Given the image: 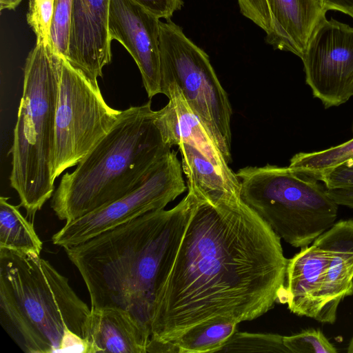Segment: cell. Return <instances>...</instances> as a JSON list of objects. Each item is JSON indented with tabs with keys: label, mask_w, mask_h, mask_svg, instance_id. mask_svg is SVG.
I'll return each instance as SVG.
<instances>
[{
	"label": "cell",
	"mask_w": 353,
	"mask_h": 353,
	"mask_svg": "<svg viewBox=\"0 0 353 353\" xmlns=\"http://www.w3.org/2000/svg\"><path fill=\"white\" fill-rule=\"evenodd\" d=\"M160 19L132 0H110L108 32L138 66L149 99L161 93Z\"/></svg>",
	"instance_id": "obj_12"
},
{
	"label": "cell",
	"mask_w": 353,
	"mask_h": 353,
	"mask_svg": "<svg viewBox=\"0 0 353 353\" xmlns=\"http://www.w3.org/2000/svg\"><path fill=\"white\" fill-rule=\"evenodd\" d=\"M238 323L219 319L196 325L174 341L159 347L156 352H218L236 331Z\"/></svg>",
	"instance_id": "obj_19"
},
{
	"label": "cell",
	"mask_w": 353,
	"mask_h": 353,
	"mask_svg": "<svg viewBox=\"0 0 353 353\" xmlns=\"http://www.w3.org/2000/svg\"><path fill=\"white\" fill-rule=\"evenodd\" d=\"M218 352L290 353L277 334L249 333L236 331Z\"/></svg>",
	"instance_id": "obj_22"
},
{
	"label": "cell",
	"mask_w": 353,
	"mask_h": 353,
	"mask_svg": "<svg viewBox=\"0 0 353 353\" xmlns=\"http://www.w3.org/2000/svg\"><path fill=\"white\" fill-rule=\"evenodd\" d=\"M197 191L157 292L147 352L201 323L256 319L278 302L285 285L288 259L272 229L241 198L210 200Z\"/></svg>",
	"instance_id": "obj_1"
},
{
	"label": "cell",
	"mask_w": 353,
	"mask_h": 353,
	"mask_svg": "<svg viewBox=\"0 0 353 353\" xmlns=\"http://www.w3.org/2000/svg\"><path fill=\"white\" fill-rule=\"evenodd\" d=\"M91 312L40 255L0 248V323L26 353H88Z\"/></svg>",
	"instance_id": "obj_3"
},
{
	"label": "cell",
	"mask_w": 353,
	"mask_h": 353,
	"mask_svg": "<svg viewBox=\"0 0 353 353\" xmlns=\"http://www.w3.org/2000/svg\"><path fill=\"white\" fill-rule=\"evenodd\" d=\"M159 19H170L173 14L181 9L183 0H132Z\"/></svg>",
	"instance_id": "obj_27"
},
{
	"label": "cell",
	"mask_w": 353,
	"mask_h": 353,
	"mask_svg": "<svg viewBox=\"0 0 353 353\" xmlns=\"http://www.w3.org/2000/svg\"><path fill=\"white\" fill-rule=\"evenodd\" d=\"M54 1V0H29L26 19L36 35V43H50Z\"/></svg>",
	"instance_id": "obj_25"
},
{
	"label": "cell",
	"mask_w": 353,
	"mask_h": 353,
	"mask_svg": "<svg viewBox=\"0 0 353 353\" xmlns=\"http://www.w3.org/2000/svg\"><path fill=\"white\" fill-rule=\"evenodd\" d=\"M236 174L242 201L294 248L310 245L336 221L339 205L313 176L269 163Z\"/></svg>",
	"instance_id": "obj_6"
},
{
	"label": "cell",
	"mask_w": 353,
	"mask_h": 353,
	"mask_svg": "<svg viewBox=\"0 0 353 353\" xmlns=\"http://www.w3.org/2000/svg\"><path fill=\"white\" fill-rule=\"evenodd\" d=\"M329 248L324 232L288 259L284 288L278 302L289 310L327 323L326 288Z\"/></svg>",
	"instance_id": "obj_13"
},
{
	"label": "cell",
	"mask_w": 353,
	"mask_h": 353,
	"mask_svg": "<svg viewBox=\"0 0 353 353\" xmlns=\"http://www.w3.org/2000/svg\"><path fill=\"white\" fill-rule=\"evenodd\" d=\"M61 66L62 57L50 43H36L26 61L10 150V181L29 216H34L54 191L55 117Z\"/></svg>",
	"instance_id": "obj_5"
},
{
	"label": "cell",
	"mask_w": 353,
	"mask_h": 353,
	"mask_svg": "<svg viewBox=\"0 0 353 353\" xmlns=\"http://www.w3.org/2000/svg\"><path fill=\"white\" fill-rule=\"evenodd\" d=\"M305 83L325 108L353 97V27L323 17L301 57Z\"/></svg>",
	"instance_id": "obj_10"
},
{
	"label": "cell",
	"mask_w": 353,
	"mask_h": 353,
	"mask_svg": "<svg viewBox=\"0 0 353 353\" xmlns=\"http://www.w3.org/2000/svg\"><path fill=\"white\" fill-rule=\"evenodd\" d=\"M283 343L290 353H336L338 350L320 329L307 328L283 336Z\"/></svg>",
	"instance_id": "obj_24"
},
{
	"label": "cell",
	"mask_w": 353,
	"mask_h": 353,
	"mask_svg": "<svg viewBox=\"0 0 353 353\" xmlns=\"http://www.w3.org/2000/svg\"><path fill=\"white\" fill-rule=\"evenodd\" d=\"M110 0H72L66 61L93 81L112 61L108 32Z\"/></svg>",
	"instance_id": "obj_14"
},
{
	"label": "cell",
	"mask_w": 353,
	"mask_h": 353,
	"mask_svg": "<svg viewBox=\"0 0 353 353\" xmlns=\"http://www.w3.org/2000/svg\"><path fill=\"white\" fill-rule=\"evenodd\" d=\"M197 190L170 210L149 212L83 243L64 248L90 295L91 308L119 307L147 327L157 290L197 202Z\"/></svg>",
	"instance_id": "obj_2"
},
{
	"label": "cell",
	"mask_w": 353,
	"mask_h": 353,
	"mask_svg": "<svg viewBox=\"0 0 353 353\" xmlns=\"http://www.w3.org/2000/svg\"><path fill=\"white\" fill-rule=\"evenodd\" d=\"M121 111L104 100L93 81L62 57L55 117L52 175L77 165L111 130Z\"/></svg>",
	"instance_id": "obj_8"
},
{
	"label": "cell",
	"mask_w": 353,
	"mask_h": 353,
	"mask_svg": "<svg viewBox=\"0 0 353 353\" xmlns=\"http://www.w3.org/2000/svg\"><path fill=\"white\" fill-rule=\"evenodd\" d=\"M243 15L266 34L275 49L301 58L307 42L327 11L320 0H237Z\"/></svg>",
	"instance_id": "obj_11"
},
{
	"label": "cell",
	"mask_w": 353,
	"mask_h": 353,
	"mask_svg": "<svg viewBox=\"0 0 353 353\" xmlns=\"http://www.w3.org/2000/svg\"><path fill=\"white\" fill-rule=\"evenodd\" d=\"M161 87L176 85L229 164L232 109L208 55L170 19L160 22Z\"/></svg>",
	"instance_id": "obj_7"
},
{
	"label": "cell",
	"mask_w": 353,
	"mask_h": 353,
	"mask_svg": "<svg viewBox=\"0 0 353 353\" xmlns=\"http://www.w3.org/2000/svg\"><path fill=\"white\" fill-rule=\"evenodd\" d=\"M313 177L321 181L327 189L352 188H353V159Z\"/></svg>",
	"instance_id": "obj_26"
},
{
	"label": "cell",
	"mask_w": 353,
	"mask_h": 353,
	"mask_svg": "<svg viewBox=\"0 0 353 353\" xmlns=\"http://www.w3.org/2000/svg\"><path fill=\"white\" fill-rule=\"evenodd\" d=\"M323 8L327 11L334 10L353 18V0H320Z\"/></svg>",
	"instance_id": "obj_29"
},
{
	"label": "cell",
	"mask_w": 353,
	"mask_h": 353,
	"mask_svg": "<svg viewBox=\"0 0 353 353\" xmlns=\"http://www.w3.org/2000/svg\"><path fill=\"white\" fill-rule=\"evenodd\" d=\"M23 0H0V10H14Z\"/></svg>",
	"instance_id": "obj_30"
},
{
	"label": "cell",
	"mask_w": 353,
	"mask_h": 353,
	"mask_svg": "<svg viewBox=\"0 0 353 353\" xmlns=\"http://www.w3.org/2000/svg\"><path fill=\"white\" fill-rule=\"evenodd\" d=\"M72 0H54L49 41L54 50L66 59L68 54Z\"/></svg>",
	"instance_id": "obj_23"
},
{
	"label": "cell",
	"mask_w": 353,
	"mask_h": 353,
	"mask_svg": "<svg viewBox=\"0 0 353 353\" xmlns=\"http://www.w3.org/2000/svg\"><path fill=\"white\" fill-rule=\"evenodd\" d=\"M8 199L0 197V248L40 255L43 243L33 225Z\"/></svg>",
	"instance_id": "obj_20"
},
{
	"label": "cell",
	"mask_w": 353,
	"mask_h": 353,
	"mask_svg": "<svg viewBox=\"0 0 353 353\" xmlns=\"http://www.w3.org/2000/svg\"><path fill=\"white\" fill-rule=\"evenodd\" d=\"M150 332L128 311L91 308L86 341L88 353H146Z\"/></svg>",
	"instance_id": "obj_16"
},
{
	"label": "cell",
	"mask_w": 353,
	"mask_h": 353,
	"mask_svg": "<svg viewBox=\"0 0 353 353\" xmlns=\"http://www.w3.org/2000/svg\"><path fill=\"white\" fill-rule=\"evenodd\" d=\"M182 170L177 153L170 150L136 190L84 216L65 222L52 235V243L63 248L75 245L149 212L164 209L186 190Z\"/></svg>",
	"instance_id": "obj_9"
},
{
	"label": "cell",
	"mask_w": 353,
	"mask_h": 353,
	"mask_svg": "<svg viewBox=\"0 0 353 353\" xmlns=\"http://www.w3.org/2000/svg\"><path fill=\"white\" fill-rule=\"evenodd\" d=\"M170 149L150 101L122 110L77 168L63 175L51 208L67 222L119 199L139 187Z\"/></svg>",
	"instance_id": "obj_4"
},
{
	"label": "cell",
	"mask_w": 353,
	"mask_h": 353,
	"mask_svg": "<svg viewBox=\"0 0 353 353\" xmlns=\"http://www.w3.org/2000/svg\"><path fill=\"white\" fill-rule=\"evenodd\" d=\"M347 352L348 353H353V334L349 341L347 346Z\"/></svg>",
	"instance_id": "obj_31"
},
{
	"label": "cell",
	"mask_w": 353,
	"mask_h": 353,
	"mask_svg": "<svg viewBox=\"0 0 353 353\" xmlns=\"http://www.w3.org/2000/svg\"><path fill=\"white\" fill-rule=\"evenodd\" d=\"M179 150L187 185H194L205 198L227 200L241 197V184L227 179L196 148L181 143Z\"/></svg>",
	"instance_id": "obj_18"
},
{
	"label": "cell",
	"mask_w": 353,
	"mask_h": 353,
	"mask_svg": "<svg viewBox=\"0 0 353 353\" xmlns=\"http://www.w3.org/2000/svg\"><path fill=\"white\" fill-rule=\"evenodd\" d=\"M327 193L339 205L353 209V188L327 189Z\"/></svg>",
	"instance_id": "obj_28"
},
{
	"label": "cell",
	"mask_w": 353,
	"mask_h": 353,
	"mask_svg": "<svg viewBox=\"0 0 353 353\" xmlns=\"http://www.w3.org/2000/svg\"><path fill=\"white\" fill-rule=\"evenodd\" d=\"M169 101L162 109L156 111V123L163 140L171 148L181 143L196 148L228 180L239 183L230 168L223 154L192 112L181 89L170 84L161 89Z\"/></svg>",
	"instance_id": "obj_15"
},
{
	"label": "cell",
	"mask_w": 353,
	"mask_h": 353,
	"mask_svg": "<svg viewBox=\"0 0 353 353\" xmlns=\"http://www.w3.org/2000/svg\"><path fill=\"white\" fill-rule=\"evenodd\" d=\"M325 232L329 248L325 312L327 323L333 324L340 303L353 295V219L336 221Z\"/></svg>",
	"instance_id": "obj_17"
},
{
	"label": "cell",
	"mask_w": 353,
	"mask_h": 353,
	"mask_svg": "<svg viewBox=\"0 0 353 353\" xmlns=\"http://www.w3.org/2000/svg\"><path fill=\"white\" fill-rule=\"evenodd\" d=\"M353 159V139L330 148L295 154L288 167L310 176H316Z\"/></svg>",
	"instance_id": "obj_21"
}]
</instances>
